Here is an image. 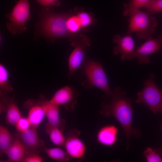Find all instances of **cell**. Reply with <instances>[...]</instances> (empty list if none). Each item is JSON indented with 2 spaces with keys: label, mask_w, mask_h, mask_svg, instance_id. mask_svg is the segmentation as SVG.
<instances>
[{
  "label": "cell",
  "mask_w": 162,
  "mask_h": 162,
  "mask_svg": "<svg viewBox=\"0 0 162 162\" xmlns=\"http://www.w3.org/2000/svg\"><path fill=\"white\" fill-rule=\"evenodd\" d=\"M147 39L144 43L133 53L132 59L137 58L138 63L140 64L148 63L150 59L148 56L161 50L162 34L156 38H153L151 36Z\"/></svg>",
  "instance_id": "cell-11"
},
{
  "label": "cell",
  "mask_w": 162,
  "mask_h": 162,
  "mask_svg": "<svg viewBox=\"0 0 162 162\" xmlns=\"http://www.w3.org/2000/svg\"><path fill=\"white\" fill-rule=\"evenodd\" d=\"M64 129V127L53 125L48 122L45 126L46 132L49 135L51 141L58 146L64 145L65 137L62 133Z\"/></svg>",
  "instance_id": "cell-18"
},
{
  "label": "cell",
  "mask_w": 162,
  "mask_h": 162,
  "mask_svg": "<svg viewBox=\"0 0 162 162\" xmlns=\"http://www.w3.org/2000/svg\"><path fill=\"white\" fill-rule=\"evenodd\" d=\"M8 157L5 162H22L26 155L25 147L18 138L14 142L4 153Z\"/></svg>",
  "instance_id": "cell-16"
},
{
  "label": "cell",
  "mask_w": 162,
  "mask_h": 162,
  "mask_svg": "<svg viewBox=\"0 0 162 162\" xmlns=\"http://www.w3.org/2000/svg\"><path fill=\"white\" fill-rule=\"evenodd\" d=\"M71 12L67 20L68 29L70 34L74 36L77 34L82 29L80 23L76 14H73Z\"/></svg>",
  "instance_id": "cell-23"
},
{
  "label": "cell",
  "mask_w": 162,
  "mask_h": 162,
  "mask_svg": "<svg viewBox=\"0 0 162 162\" xmlns=\"http://www.w3.org/2000/svg\"><path fill=\"white\" fill-rule=\"evenodd\" d=\"M1 98V109L6 111L5 119L8 124L15 126L22 117L21 112L13 98H10L7 94L0 93Z\"/></svg>",
  "instance_id": "cell-13"
},
{
  "label": "cell",
  "mask_w": 162,
  "mask_h": 162,
  "mask_svg": "<svg viewBox=\"0 0 162 162\" xmlns=\"http://www.w3.org/2000/svg\"><path fill=\"white\" fill-rule=\"evenodd\" d=\"M45 116L41 103L34 104L29 107L27 117L31 127L37 128Z\"/></svg>",
  "instance_id": "cell-17"
},
{
  "label": "cell",
  "mask_w": 162,
  "mask_h": 162,
  "mask_svg": "<svg viewBox=\"0 0 162 162\" xmlns=\"http://www.w3.org/2000/svg\"><path fill=\"white\" fill-rule=\"evenodd\" d=\"M48 122L52 125L64 127L65 122L59 119V106L44 100L40 102Z\"/></svg>",
  "instance_id": "cell-15"
},
{
  "label": "cell",
  "mask_w": 162,
  "mask_h": 162,
  "mask_svg": "<svg viewBox=\"0 0 162 162\" xmlns=\"http://www.w3.org/2000/svg\"><path fill=\"white\" fill-rule=\"evenodd\" d=\"M154 78V74H152L149 78L144 81L143 88L137 93L135 102L144 104L156 114L160 112L162 108V91L155 83Z\"/></svg>",
  "instance_id": "cell-5"
},
{
  "label": "cell",
  "mask_w": 162,
  "mask_h": 162,
  "mask_svg": "<svg viewBox=\"0 0 162 162\" xmlns=\"http://www.w3.org/2000/svg\"><path fill=\"white\" fill-rule=\"evenodd\" d=\"M149 13L139 9L130 15L127 34L134 32L142 40L151 37L158 23L155 18L150 16Z\"/></svg>",
  "instance_id": "cell-4"
},
{
  "label": "cell",
  "mask_w": 162,
  "mask_h": 162,
  "mask_svg": "<svg viewBox=\"0 0 162 162\" xmlns=\"http://www.w3.org/2000/svg\"><path fill=\"white\" fill-rule=\"evenodd\" d=\"M160 113H161V114L162 115V108L161 109V110L160 112ZM161 130H162V127H161Z\"/></svg>",
  "instance_id": "cell-31"
},
{
  "label": "cell",
  "mask_w": 162,
  "mask_h": 162,
  "mask_svg": "<svg viewBox=\"0 0 162 162\" xmlns=\"http://www.w3.org/2000/svg\"><path fill=\"white\" fill-rule=\"evenodd\" d=\"M113 41L116 44L113 49V52L115 55L120 54V59L122 61L132 60L134 42L131 36L126 35L122 37L119 34H117L114 36Z\"/></svg>",
  "instance_id": "cell-12"
},
{
  "label": "cell",
  "mask_w": 162,
  "mask_h": 162,
  "mask_svg": "<svg viewBox=\"0 0 162 162\" xmlns=\"http://www.w3.org/2000/svg\"><path fill=\"white\" fill-rule=\"evenodd\" d=\"M118 132V128L114 125L104 126L98 131L97 140L100 144L104 146H112L117 141Z\"/></svg>",
  "instance_id": "cell-14"
},
{
  "label": "cell",
  "mask_w": 162,
  "mask_h": 162,
  "mask_svg": "<svg viewBox=\"0 0 162 162\" xmlns=\"http://www.w3.org/2000/svg\"><path fill=\"white\" fill-rule=\"evenodd\" d=\"M15 138L8 129L2 125L0 126V153L2 156L12 145Z\"/></svg>",
  "instance_id": "cell-19"
},
{
  "label": "cell",
  "mask_w": 162,
  "mask_h": 162,
  "mask_svg": "<svg viewBox=\"0 0 162 162\" xmlns=\"http://www.w3.org/2000/svg\"><path fill=\"white\" fill-rule=\"evenodd\" d=\"M71 45L74 49L68 58L70 79L78 68L82 64L85 60L86 48L91 45L90 40L86 35L76 34L70 40Z\"/></svg>",
  "instance_id": "cell-7"
},
{
  "label": "cell",
  "mask_w": 162,
  "mask_h": 162,
  "mask_svg": "<svg viewBox=\"0 0 162 162\" xmlns=\"http://www.w3.org/2000/svg\"><path fill=\"white\" fill-rule=\"evenodd\" d=\"M15 126L18 132H25L31 127L28 118L22 117L18 120Z\"/></svg>",
  "instance_id": "cell-27"
},
{
  "label": "cell",
  "mask_w": 162,
  "mask_h": 162,
  "mask_svg": "<svg viewBox=\"0 0 162 162\" xmlns=\"http://www.w3.org/2000/svg\"><path fill=\"white\" fill-rule=\"evenodd\" d=\"M82 71L86 79L82 82V86L87 89L93 87L98 88L103 92L106 96L112 97V91L101 62L86 59L82 65Z\"/></svg>",
  "instance_id": "cell-3"
},
{
  "label": "cell",
  "mask_w": 162,
  "mask_h": 162,
  "mask_svg": "<svg viewBox=\"0 0 162 162\" xmlns=\"http://www.w3.org/2000/svg\"><path fill=\"white\" fill-rule=\"evenodd\" d=\"M36 2L43 8L51 10L52 8L59 6L60 4L59 0H36Z\"/></svg>",
  "instance_id": "cell-28"
},
{
  "label": "cell",
  "mask_w": 162,
  "mask_h": 162,
  "mask_svg": "<svg viewBox=\"0 0 162 162\" xmlns=\"http://www.w3.org/2000/svg\"><path fill=\"white\" fill-rule=\"evenodd\" d=\"M30 4L28 0H19L6 15L9 20L6 27L12 34L24 32L27 29L26 24L30 18Z\"/></svg>",
  "instance_id": "cell-6"
},
{
  "label": "cell",
  "mask_w": 162,
  "mask_h": 162,
  "mask_svg": "<svg viewBox=\"0 0 162 162\" xmlns=\"http://www.w3.org/2000/svg\"><path fill=\"white\" fill-rule=\"evenodd\" d=\"M8 71L2 63L0 64V93L8 94L13 90V88L8 81Z\"/></svg>",
  "instance_id": "cell-21"
},
{
  "label": "cell",
  "mask_w": 162,
  "mask_h": 162,
  "mask_svg": "<svg viewBox=\"0 0 162 162\" xmlns=\"http://www.w3.org/2000/svg\"><path fill=\"white\" fill-rule=\"evenodd\" d=\"M43 150L49 157L58 162H67L72 159L66 152L60 148H47L45 147Z\"/></svg>",
  "instance_id": "cell-20"
},
{
  "label": "cell",
  "mask_w": 162,
  "mask_h": 162,
  "mask_svg": "<svg viewBox=\"0 0 162 162\" xmlns=\"http://www.w3.org/2000/svg\"><path fill=\"white\" fill-rule=\"evenodd\" d=\"M43 158L36 153H30L26 155L22 162H42Z\"/></svg>",
  "instance_id": "cell-29"
},
{
  "label": "cell",
  "mask_w": 162,
  "mask_h": 162,
  "mask_svg": "<svg viewBox=\"0 0 162 162\" xmlns=\"http://www.w3.org/2000/svg\"><path fill=\"white\" fill-rule=\"evenodd\" d=\"M126 92L122 90L120 87L114 88L112 91V100L109 104L102 103L100 114L105 117H114L123 129L126 138V149L130 146V137L136 138L141 134L139 129L133 125V100L125 96Z\"/></svg>",
  "instance_id": "cell-1"
},
{
  "label": "cell",
  "mask_w": 162,
  "mask_h": 162,
  "mask_svg": "<svg viewBox=\"0 0 162 162\" xmlns=\"http://www.w3.org/2000/svg\"><path fill=\"white\" fill-rule=\"evenodd\" d=\"M143 156L147 162H162V157L155 149L148 147L143 152Z\"/></svg>",
  "instance_id": "cell-26"
},
{
  "label": "cell",
  "mask_w": 162,
  "mask_h": 162,
  "mask_svg": "<svg viewBox=\"0 0 162 162\" xmlns=\"http://www.w3.org/2000/svg\"><path fill=\"white\" fill-rule=\"evenodd\" d=\"M81 132L74 129L68 133L65 137L64 146L66 152L73 159L78 161L82 160L85 155L86 146L80 139Z\"/></svg>",
  "instance_id": "cell-8"
},
{
  "label": "cell",
  "mask_w": 162,
  "mask_h": 162,
  "mask_svg": "<svg viewBox=\"0 0 162 162\" xmlns=\"http://www.w3.org/2000/svg\"><path fill=\"white\" fill-rule=\"evenodd\" d=\"M71 12L56 13L43 8L39 12L40 20L37 28L40 35L52 40L68 37L69 40L74 36L68 29L67 20Z\"/></svg>",
  "instance_id": "cell-2"
},
{
  "label": "cell",
  "mask_w": 162,
  "mask_h": 162,
  "mask_svg": "<svg viewBox=\"0 0 162 162\" xmlns=\"http://www.w3.org/2000/svg\"><path fill=\"white\" fill-rule=\"evenodd\" d=\"M77 8L76 15L78 18L82 28H86L93 22V17L90 14Z\"/></svg>",
  "instance_id": "cell-24"
},
{
  "label": "cell",
  "mask_w": 162,
  "mask_h": 162,
  "mask_svg": "<svg viewBox=\"0 0 162 162\" xmlns=\"http://www.w3.org/2000/svg\"><path fill=\"white\" fill-rule=\"evenodd\" d=\"M149 0H130L128 4H124V8L123 12V16H128L143 7Z\"/></svg>",
  "instance_id": "cell-22"
},
{
  "label": "cell",
  "mask_w": 162,
  "mask_h": 162,
  "mask_svg": "<svg viewBox=\"0 0 162 162\" xmlns=\"http://www.w3.org/2000/svg\"><path fill=\"white\" fill-rule=\"evenodd\" d=\"M143 7L152 14L162 11V0H149Z\"/></svg>",
  "instance_id": "cell-25"
},
{
  "label": "cell",
  "mask_w": 162,
  "mask_h": 162,
  "mask_svg": "<svg viewBox=\"0 0 162 162\" xmlns=\"http://www.w3.org/2000/svg\"><path fill=\"white\" fill-rule=\"evenodd\" d=\"M155 150L159 154H162V148Z\"/></svg>",
  "instance_id": "cell-30"
},
{
  "label": "cell",
  "mask_w": 162,
  "mask_h": 162,
  "mask_svg": "<svg viewBox=\"0 0 162 162\" xmlns=\"http://www.w3.org/2000/svg\"><path fill=\"white\" fill-rule=\"evenodd\" d=\"M79 93L75 87L68 86L59 89L49 101L59 106L62 105L68 110H74Z\"/></svg>",
  "instance_id": "cell-9"
},
{
  "label": "cell",
  "mask_w": 162,
  "mask_h": 162,
  "mask_svg": "<svg viewBox=\"0 0 162 162\" xmlns=\"http://www.w3.org/2000/svg\"><path fill=\"white\" fill-rule=\"evenodd\" d=\"M15 135L24 145L26 155L30 153L38 154L45 147L44 141L38 138L37 128L31 127L26 131L18 132Z\"/></svg>",
  "instance_id": "cell-10"
}]
</instances>
